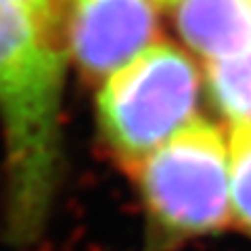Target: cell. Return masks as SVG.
<instances>
[{
  "label": "cell",
  "instance_id": "1",
  "mask_svg": "<svg viewBox=\"0 0 251 251\" xmlns=\"http://www.w3.org/2000/svg\"><path fill=\"white\" fill-rule=\"evenodd\" d=\"M228 149L214 124L193 120L130 170L151 224V249L224 230Z\"/></svg>",
  "mask_w": 251,
  "mask_h": 251
},
{
  "label": "cell",
  "instance_id": "5",
  "mask_svg": "<svg viewBox=\"0 0 251 251\" xmlns=\"http://www.w3.org/2000/svg\"><path fill=\"white\" fill-rule=\"evenodd\" d=\"M207 92L214 107L234 124H251V49L207 61Z\"/></svg>",
  "mask_w": 251,
  "mask_h": 251
},
{
  "label": "cell",
  "instance_id": "4",
  "mask_svg": "<svg viewBox=\"0 0 251 251\" xmlns=\"http://www.w3.org/2000/svg\"><path fill=\"white\" fill-rule=\"evenodd\" d=\"M180 38L205 61L251 49V0H178Z\"/></svg>",
  "mask_w": 251,
  "mask_h": 251
},
{
  "label": "cell",
  "instance_id": "3",
  "mask_svg": "<svg viewBox=\"0 0 251 251\" xmlns=\"http://www.w3.org/2000/svg\"><path fill=\"white\" fill-rule=\"evenodd\" d=\"M159 36L151 0H67V63L88 82H103Z\"/></svg>",
  "mask_w": 251,
  "mask_h": 251
},
{
  "label": "cell",
  "instance_id": "2",
  "mask_svg": "<svg viewBox=\"0 0 251 251\" xmlns=\"http://www.w3.org/2000/svg\"><path fill=\"white\" fill-rule=\"evenodd\" d=\"M199 88L186 52L170 42L149 46L100 82L94 107L103 145L130 172L193 122Z\"/></svg>",
  "mask_w": 251,
  "mask_h": 251
},
{
  "label": "cell",
  "instance_id": "6",
  "mask_svg": "<svg viewBox=\"0 0 251 251\" xmlns=\"http://www.w3.org/2000/svg\"><path fill=\"white\" fill-rule=\"evenodd\" d=\"M230 191L234 218L251 237V124H239L230 132Z\"/></svg>",
  "mask_w": 251,
  "mask_h": 251
},
{
  "label": "cell",
  "instance_id": "7",
  "mask_svg": "<svg viewBox=\"0 0 251 251\" xmlns=\"http://www.w3.org/2000/svg\"><path fill=\"white\" fill-rule=\"evenodd\" d=\"M155 2H159V4H174V2H178V0H155Z\"/></svg>",
  "mask_w": 251,
  "mask_h": 251
}]
</instances>
